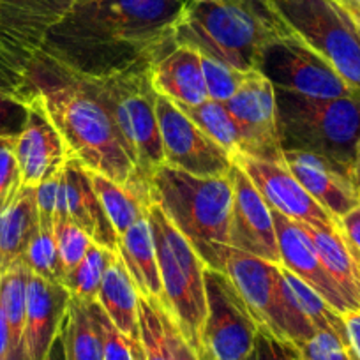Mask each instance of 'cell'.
<instances>
[{
    "label": "cell",
    "instance_id": "obj_9",
    "mask_svg": "<svg viewBox=\"0 0 360 360\" xmlns=\"http://www.w3.org/2000/svg\"><path fill=\"white\" fill-rule=\"evenodd\" d=\"M290 32L360 92V25L342 0H272Z\"/></svg>",
    "mask_w": 360,
    "mask_h": 360
},
{
    "label": "cell",
    "instance_id": "obj_13",
    "mask_svg": "<svg viewBox=\"0 0 360 360\" xmlns=\"http://www.w3.org/2000/svg\"><path fill=\"white\" fill-rule=\"evenodd\" d=\"M224 105L240 129V154L283 165L278 105L272 82L258 69H252L245 75L233 98Z\"/></svg>",
    "mask_w": 360,
    "mask_h": 360
},
{
    "label": "cell",
    "instance_id": "obj_11",
    "mask_svg": "<svg viewBox=\"0 0 360 360\" xmlns=\"http://www.w3.org/2000/svg\"><path fill=\"white\" fill-rule=\"evenodd\" d=\"M258 71L272 82L274 89L288 90L306 98H348L359 90L295 36L269 44L258 62Z\"/></svg>",
    "mask_w": 360,
    "mask_h": 360
},
{
    "label": "cell",
    "instance_id": "obj_17",
    "mask_svg": "<svg viewBox=\"0 0 360 360\" xmlns=\"http://www.w3.org/2000/svg\"><path fill=\"white\" fill-rule=\"evenodd\" d=\"M27 90L29 113L22 131L16 134V158L23 188H37L43 180L64 168L69 154L39 94L29 83Z\"/></svg>",
    "mask_w": 360,
    "mask_h": 360
},
{
    "label": "cell",
    "instance_id": "obj_3",
    "mask_svg": "<svg viewBox=\"0 0 360 360\" xmlns=\"http://www.w3.org/2000/svg\"><path fill=\"white\" fill-rule=\"evenodd\" d=\"M290 36L272 0H189L173 29V44L248 72L258 69L269 44Z\"/></svg>",
    "mask_w": 360,
    "mask_h": 360
},
{
    "label": "cell",
    "instance_id": "obj_41",
    "mask_svg": "<svg viewBox=\"0 0 360 360\" xmlns=\"http://www.w3.org/2000/svg\"><path fill=\"white\" fill-rule=\"evenodd\" d=\"M161 306V304H159ZM161 316H162V325H165V334H166V342H168V352H169V360H200L198 353L193 349V346L189 345L184 339V335L180 334L179 328L175 327V323L172 321V318L166 314V311L161 306Z\"/></svg>",
    "mask_w": 360,
    "mask_h": 360
},
{
    "label": "cell",
    "instance_id": "obj_52",
    "mask_svg": "<svg viewBox=\"0 0 360 360\" xmlns=\"http://www.w3.org/2000/svg\"><path fill=\"white\" fill-rule=\"evenodd\" d=\"M353 2H356V4H360V0H353Z\"/></svg>",
    "mask_w": 360,
    "mask_h": 360
},
{
    "label": "cell",
    "instance_id": "obj_7",
    "mask_svg": "<svg viewBox=\"0 0 360 360\" xmlns=\"http://www.w3.org/2000/svg\"><path fill=\"white\" fill-rule=\"evenodd\" d=\"M83 79L108 110L136 166V176L152 184V175L165 165V154L155 113L158 92L152 86L150 69Z\"/></svg>",
    "mask_w": 360,
    "mask_h": 360
},
{
    "label": "cell",
    "instance_id": "obj_22",
    "mask_svg": "<svg viewBox=\"0 0 360 360\" xmlns=\"http://www.w3.org/2000/svg\"><path fill=\"white\" fill-rule=\"evenodd\" d=\"M150 82L158 94L176 105L196 106L209 99L202 69V53L186 44H173L152 64Z\"/></svg>",
    "mask_w": 360,
    "mask_h": 360
},
{
    "label": "cell",
    "instance_id": "obj_2",
    "mask_svg": "<svg viewBox=\"0 0 360 360\" xmlns=\"http://www.w3.org/2000/svg\"><path fill=\"white\" fill-rule=\"evenodd\" d=\"M23 79L39 94L69 159L119 184L136 179V166L113 119L85 79L62 71L43 57L30 60Z\"/></svg>",
    "mask_w": 360,
    "mask_h": 360
},
{
    "label": "cell",
    "instance_id": "obj_51",
    "mask_svg": "<svg viewBox=\"0 0 360 360\" xmlns=\"http://www.w3.org/2000/svg\"><path fill=\"white\" fill-rule=\"evenodd\" d=\"M356 265H359V274H360V262H356Z\"/></svg>",
    "mask_w": 360,
    "mask_h": 360
},
{
    "label": "cell",
    "instance_id": "obj_31",
    "mask_svg": "<svg viewBox=\"0 0 360 360\" xmlns=\"http://www.w3.org/2000/svg\"><path fill=\"white\" fill-rule=\"evenodd\" d=\"M176 105V103H175ZM210 140L216 141L219 147H223L231 158L242 152V134L237 122L228 112L224 103L207 99L205 103L196 106L176 105Z\"/></svg>",
    "mask_w": 360,
    "mask_h": 360
},
{
    "label": "cell",
    "instance_id": "obj_18",
    "mask_svg": "<svg viewBox=\"0 0 360 360\" xmlns=\"http://www.w3.org/2000/svg\"><path fill=\"white\" fill-rule=\"evenodd\" d=\"M62 223L76 224L96 244L119 251V235L92 188L89 172L76 159H68L62 172L55 224Z\"/></svg>",
    "mask_w": 360,
    "mask_h": 360
},
{
    "label": "cell",
    "instance_id": "obj_35",
    "mask_svg": "<svg viewBox=\"0 0 360 360\" xmlns=\"http://www.w3.org/2000/svg\"><path fill=\"white\" fill-rule=\"evenodd\" d=\"M90 318L94 320L96 328L99 332L103 345V360H136V353L140 345L131 342L119 328L113 325L108 314L103 311L98 302L85 304Z\"/></svg>",
    "mask_w": 360,
    "mask_h": 360
},
{
    "label": "cell",
    "instance_id": "obj_21",
    "mask_svg": "<svg viewBox=\"0 0 360 360\" xmlns=\"http://www.w3.org/2000/svg\"><path fill=\"white\" fill-rule=\"evenodd\" d=\"M283 165L293 173L302 188L330 214L339 217L360 205L353 182L334 165L320 155L300 150H283Z\"/></svg>",
    "mask_w": 360,
    "mask_h": 360
},
{
    "label": "cell",
    "instance_id": "obj_38",
    "mask_svg": "<svg viewBox=\"0 0 360 360\" xmlns=\"http://www.w3.org/2000/svg\"><path fill=\"white\" fill-rule=\"evenodd\" d=\"M297 353L302 360H359L349 342L323 330H318L309 341L300 345Z\"/></svg>",
    "mask_w": 360,
    "mask_h": 360
},
{
    "label": "cell",
    "instance_id": "obj_14",
    "mask_svg": "<svg viewBox=\"0 0 360 360\" xmlns=\"http://www.w3.org/2000/svg\"><path fill=\"white\" fill-rule=\"evenodd\" d=\"M78 0H0V50L25 75L46 34Z\"/></svg>",
    "mask_w": 360,
    "mask_h": 360
},
{
    "label": "cell",
    "instance_id": "obj_42",
    "mask_svg": "<svg viewBox=\"0 0 360 360\" xmlns=\"http://www.w3.org/2000/svg\"><path fill=\"white\" fill-rule=\"evenodd\" d=\"M290 349L292 346L283 345L265 330H259L255 349L244 360H288Z\"/></svg>",
    "mask_w": 360,
    "mask_h": 360
},
{
    "label": "cell",
    "instance_id": "obj_45",
    "mask_svg": "<svg viewBox=\"0 0 360 360\" xmlns=\"http://www.w3.org/2000/svg\"><path fill=\"white\" fill-rule=\"evenodd\" d=\"M0 360H9V328L2 304H0Z\"/></svg>",
    "mask_w": 360,
    "mask_h": 360
},
{
    "label": "cell",
    "instance_id": "obj_47",
    "mask_svg": "<svg viewBox=\"0 0 360 360\" xmlns=\"http://www.w3.org/2000/svg\"><path fill=\"white\" fill-rule=\"evenodd\" d=\"M342 4L348 8V11L352 13V16L355 18V22L360 25V4L353 2V0H342Z\"/></svg>",
    "mask_w": 360,
    "mask_h": 360
},
{
    "label": "cell",
    "instance_id": "obj_33",
    "mask_svg": "<svg viewBox=\"0 0 360 360\" xmlns=\"http://www.w3.org/2000/svg\"><path fill=\"white\" fill-rule=\"evenodd\" d=\"M22 259L32 274L41 276L48 281L64 285L65 272L64 266H62L60 255H58L55 230L48 231L37 228L36 233L30 238L29 245H27L25 255H23Z\"/></svg>",
    "mask_w": 360,
    "mask_h": 360
},
{
    "label": "cell",
    "instance_id": "obj_28",
    "mask_svg": "<svg viewBox=\"0 0 360 360\" xmlns=\"http://www.w3.org/2000/svg\"><path fill=\"white\" fill-rule=\"evenodd\" d=\"M29 276L30 270L22 259L0 279V304L4 307L9 328V360H27L25 316Z\"/></svg>",
    "mask_w": 360,
    "mask_h": 360
},
{
    "label": "cell",
    "instance_id": "obj_43",
    "mask_svg": "<svg viewBox=\"0 0 360 360\" xmlns=\"http://www.w3.org/2000/svg\"><path fill=\"white\" fill-rule=\"evenodd\" d=\"M338 230L355 262H360V205L339 217Z\"/></svg>",
    "mask_w": 360,
    "mask_h": 360
},
{
    "label": "cell",
    "instance_id": "obj_50",
    "mask_svg": "<svg viewBox=\"0 0 360 360\" xmlns=\"http://www.w3.org/2000/svg\"><path fill=\"white\" fill-rule=\"evenodd\" d=\"M0 53H2V55H4V51H2V50H0ZM4 57H6V55H4ZM6 58H8V57H6ZM8 60H9V58H8ZM9 62H11V60H9ZM11 64H13V62H11Z\"/></svg>",
    "mask_w": 360,
    "mask_h": 360
},
{
    "label": "cell",
    "instance_id": "obj_40",
    "mask_svg": "<svg viewBox=\"0 0 360 360\" xmlns=\"http://www.w3.org/2000/svg\"><path fill=\"white\" fill-rule=\"evenodd\" d=\"M62 172L58 169L46 180H43L36 188V214H37V228L39 230H55V216H57V200L58 188H60Z\"/></svg>",
    "mask_w": 360,
    "mask_h": 360
},
{
    "label": "cell",
    "instance_id": "obj_37",
    "mask_svg": "<svg viewBox=\"0 0 360 360\" xmlns=\"http://www.w3.org/2000/svg\"><path fill=\"white\" fill-rule=\"evenodd\" d=\"M23 191L16 158V136H0V214L6 212Z\"/></svg>",
    "mask_w": 360,
    "mask_h": 360
},
{
    "label": "cell",
    "instance_id": "obj_27",
    "mask_svg": "<svg viewBox=\"0 0 360 360\" xmlns=\"http://www.w3.org/2000/svg\"><path fill=\"white\" fill-rule=\"evenodd\" d=\"M36 230V188H23L16 202L0 214V279L22 262Z\"/></svg>",
    "mask_w": 360,
    "mask_h": 360
},
{
    "label": "cell",
    "instance_id": "obj_24",
    "mask_svg": "<svg viewBox=\"0 0 360 360\" xmlns=\"http://www.w3.org/2000/svg\"><path fill=\"white\" fill-rule=\"evenodd\" d=\"M89 172V169H86ZM90 182L108 216L110 223L115 228L117 235H124L136 221L147 217L152 202V184L140 179H133L129 184H119L115 180L89 172Z\"/></svg>",
    "mask_w": 360,
    "mask_h": 360
},
{
    "label": "cell",
    "instance_id": "obj_8",
    "mask_svg": "<svg viewBox=\"0 0 360 360\" xmlns=\"http://www.w3.org/2000/svg\"><path fill=\"white\" fill-rule=\"evenodd\" d=\"M223 272L238 290L259 330L295 349L316 334L293 300L281 265L228 248Z\"/></svg>",
    "mask_w": 360,
    "mask_h": 360
},
{
    "label": "cell",
    "instance_id": "obj_25",
    "mask_svg": "<svg viewBox=\"0 0 360 360\" xmlns=\"http://www.w3.org/2000/svg\"><path fill=\"white\" fill-rule=\"evenodd\" d=\"M98 304L131 342L140 345V295L120 256H117L115 262L105 272Z\"/></svg>",
    "mask_w": 360,
    "mask_h": 360
},
{
    "label": "cell",
    "instance_id": "obj_4",
    "mask_svg": "<svg viewBox=\"0 0 360 360\" xmlns=\"http://www.w3.org/2000/svg\"><path fill=\"white\" fill-rule=\"evenodd\" d=\"M152 198L205 265L223 272L233 205L230 175L196 176L162 165L152 175Z\"/></svg>",
    "mask_w": 360,
    "mask_h": 360
},
{
    "label": "cell",
    "instance_id": "obj_46",
    "mask_svg": "<svg viewBox=\"0 0 360 360\" xmlns=\"http://www.w3.org/2000/svg\"><path fill=\"white\" fill-rule=\"evenodd\" d=\"M353 186H355V191L360 196V138L359 145H356V161H355V169H353Z\"/></svg>",
    "mask_w": 360,
    "mask_h": 360
},
{
    "label": "cell",
    "instance_id": "obj_39",
    "mask_svg": "<svg viewBox=\"0 0 360 360\" xmlns=\"http://www.w3.org/2000/svg\"><path fill=\"white\" fill-rule=\"evenodd\" d=\"M55 237H57L58 255H60L64 272H71L83 258L92 245V238L72 223L55 224Z\"/></svg>",
    "mask_w": 360,
    "mask_h": 360
},
{
    "label": "cell",
    "instance_id": "obj_44",
    "mask_svg": "<svg viewBox=\"0 0 360 360\" xmlns=\"http://www.w3.org/2000/svg\"><path fill=\"white\" fill-rule=\"evenodd\" d=\"M342 318H345L346 330H348L349 345H352L353 352H355V355L360 360V311L346 313Z\"/></svg>",
    "mask_w": 360,
    "mask_h": 360
},
{
    "label": "cell",
    "instance_id": "obj_16",
    "mask_svg": "<svg viewBox=\"0 0 360 360\" xmlns=\"http://www.w3.org/2000/svg\"><path fill=\"white\" fill-rule=\"evenodd\" d=\"M233 205L230 219V248L281 265L272 210L249 176L233 162L230 172Z\"/></svg>",
    "mask_w": 360,
    "mask_h": 360
},
{
    "label": "cell",
    "instance_id": "obj_12",
    "mask_svg": "<svg viewBox=\"0 0 360 360\" xmlns=\"http://www.w3.org/2000/svg\"><path fill=\"white\" fill-rule=\"evenodd\" d=\"M165 165L196 176H228L233 158L210 140L172 99H155Z\"/></svg>",
    "mask_w": 360,
    "mask_h": 360
},
{
    "label": "cell",
    "instance_id": "obj_6",
    "mask_svg": "<svg viewBox=\"0 0 360 360\" xmlns=\"http://www.w3.org/2000/svg\"><path fill=\"white\" fill-rule=\"evenodd\" d=\"M147 217L154 235L161 276L162 299L159 304L198 353L207 316L205 272L209 266L155 202H152Z\"/></svg>",
    "mask_w": 360,
    "mask_h": 360
},
{
    "label": "cell",
    "instance_id": "obj_48",
    "mask_svg": "<svg viewBox=\"0 0 360 360\" xmlns=\"http://www.w3.org/2000/svg\"><path fill=\"white\" fill-rule=\"evenodd\" d=\"M48 360H64V348H62L60 338H58V341L55 342L53 349H51V355Z\"/></svg>",
    "mask_w": 360,
    "mask_h": 360
},
{
    "label": "cell",
    "instance_id": "obj_10",
    "mask_svg": "<svg viewBox=\"0 0 360 360\" xmlns=\"http://www.w3.org/2000/svg\"><path fill=\"white\" fill-rule=\"evenodd\" d=\"M207 316L200 360H244L255 349L259 327L224 272L207 269Z\"/></svg>",
    "mask_w": 360,
    "mask_h": 360
},
{
    "label": "cell",
    "instance_id": "obj_29",
    "mask_svg": "<svg viewBox=\"0 0 360 360\" xmlns=\"http://www.w3.org/2000/svg\"><path fill=\"white\" fill-rule=\"evenodd\" d=\"M64 360H103V345L85 304L71 299L60 332Z\"/></svg>",
    "mask_w": 360,
    "mask_h": 360
},
{
    "label": "cell",
    "instance_id": "obj_30",
    "mask_svg": "<svg viewBox=\"0 0 360 360\" xmlns=\"http://www.w3.org/2000/svg\"><path fill=\"white\" fill-rule=\"evenodd\" d=\"M117 256L119 251H112L92 242L85 258L64 278V286L68 288L71 299L82 304L98 302L105 272L115 262Z\"/></svg>",
    "mask_w": 360,
    "mask_h": 360
},
{
    "label": "cell",
    "instance_id": "obj_20",
    "mask_svg": "<svg viewBox=\"0 0 360 360\" xmlns=\"http://www.w3.org/2000/svg\"><path fill=\"white\" fill-rule=\"evenodd\" d=\"M69 295L62 283L48 281L30 272L27 286L25 356L27 360H48L60 338L68 314Z\"/></svg>",
    "mask_w": 360,
    "mask_h": 360
},
{
    "label": "cell",
    "instance_id": "obj_26",
    "mask_svg": "<svg viewBox=\"0 0 360 360\" xmlns=\"http://www.w3.org/2000/svg\"><path fill=\"white\" fill-rule=\"evenodd\" d=\"M309 238L313 240L321 263L341 290L342 297L348 302L349 311H360V274L359 265L349 252L348 245L342 240L338 228H320L302 224Z\"/></svg>",
    "mask_w": 360,
    "mask_h": 360
},
{
    "label": "cell",
    "instance_id": "obj_15",
    "mask_svg": "<svg viewBox=\"0 0 360 360\" xmlns=\"http://www.w3.org/2000/svg\"><path fill=\"white\" fill-rule=\"evenodd\" d=\"M233 162L240 166L266 205L295 223L320 228H338L334 217L302 188L293 173L281 162H270L251 155L237 154Z\"/></svg>",
    "mask_w": 360,
    "mask_h": 360
},
{
    "label": "cell",
    "instance_id": "obj_5",
    "mask_svg": "<svg viewBox=\"0 0 360 360\" xmlns=\"http://www.w3.org/2000/svg\"><path fill=\"white\" fill-rule=\"evenodd\" d=\"M276 105L283 150L320 155L353 182L360 138V92L348 98L316 99L276 89Z\"/></svg>",
    "mask_w": 360,
    "mask_h": 360
},
{
    "label": "cell",
    "instance_id": "obj_32",
    "mask_svg": "<svg viewBox=\"0 0 360 360\" xmlns=\"http://www.w3.org/2000/svg\"><path fill=\"white\" fill-rule=\"evenodd\" d=\"M283 269V274H285L286 283H288V288L292 292L293 300L297 302L299 309L302 311L304 316L313 323V327L318 330L323 332H332V334L339 335L342 341L349 342L348 330H346L345 318L342 314H339L338 311L332 309L328 306L327 300L323 297L318 295L311 286H307L302 279H299L297 276H293L290 270Z\"/></svg>",
    "mask_w": 360,
    "mask_h": 360
},
{
    "label": "cell",
    "instance_id": "obj_23",
    "mask_svg": "<svg viewBox=\"0 0 360 360\" xmlns=\"http://www.w3.org/2000/svg\"><path fill=\"white\" fill-rule=\"evenodd\" d=\"M119 256L126 265L138 295L148 300L162 299L158 252L148 217H141L129 230L119 237Z\"/></svg>",
    "mask_w": 360,
    "mask_h": 360
},
{
    "label": "cell",
    "instance_id": "obj_53",
    "mask_svg": "<svg viewBox=\"0 0 360 360\" xmlns=\"http://www.w3.org/2000/svg\"><path fill=\"white\" fill-rule=\"evenodd\" d=\"M184 2H189V0H184Z\"/></svg>",
    "mask_w": 360,
    "mask_h": 360
},
{
    "label": "cell",
    "instance_id": "obj_19",
    "mask_svg": "<svg viewBox=\"0 0 360 360\" xmlns=\"http://www.w3.org/2000/svg\"><path fill=\"white\" fill-rule=\"evenodd\" d=\"M272 219H274L276 235H278L281 266L302 279L318 295L323 297L328 306L338 311L339 314L345 316L346 313H352L341 290L323 266L313 240L304 231V228L276 210H272Z\"/></svg>",
    "mask_w": 360,
    "mask_h": 360
},
{
    "label": "cell",
    "instance_id": "obj_49",
    "mask_svg": "<svg viewBox=\"0 0 360 360\" xmlns=\"http://www.w3.org/2000/svg\"><path fill=\"white\" fill-rule=\"evenodd\" d=\"M288 360H302V359H300V356H299L297 349L292 348V349H290V353H288Z\"/></svg>",
    "mask_w": 360,
    "mask_h": 360
},
{
    "label": "cell",
    "instance_id": "obj_36",
    "mask_svg": "<svg viewBox=\"0 0 360 360\" xmlns=\"http://www.w3.org/2000/svg\"><path fill=\"white\" fill-rule=\"evenodd\" d=\"M202 69L203 78L209 99L217 103H228L235 96L240 85L244 83L248 72L235 69L224 62L216 60L212 57L202 55Z\"/></svg>",
    "mask_w": 360,
    "mask_h": 360
},
{
    "label": "cell",
    "instance_id": "obj_1",
    "mask_svg": "<svg viewBox=\"0 0 360 360\" xmlns=\"http://www.w3.org/2000/svg\"><path fill=\"white\" fill-rule=\"evenodd\" d=\"M184 4V0H78L46 34L36 57L90 79L145 71L173 46V29Z\"/></svg>",
    "mask_w": 360,
    "mask_h": 360
},
{
    "label": "cell",
    "instance_id": "obj_34",
    "mask_svg": "<svg viewBox=\"0 0 360 360\" xmlns=\"http://www.w3.org/2000/svg\"><path fill=\"white\" fill-rule=\"evenodd\" d=\"M138 321H140V348L143 360H169L161 306L158 300L140 297Z\"/></svg>",
    "mask_w": 360,
    "mask_h": 360
}]
</instances>
